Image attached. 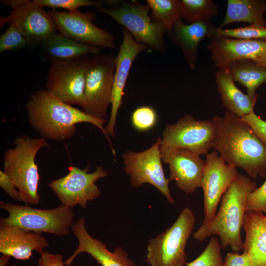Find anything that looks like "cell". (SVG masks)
<instances>
[{"label":"cell","instance_id":"30","mask_svg":"<svg viewBox=\"0 0 266 266\" xmlns=\"http://www.w3.org/2000/svg\"><path fill=\"white\" fill-rule=\"evenodd\" d=\"M221 248L218 238L212 236L203 251L194 260L187 263L186 266H223Z\"/></svg>","mask_w":266,"mask_h":266},{"label":"cell","instance_id":"4","mask_svg":"<svg viewBox=\"0 0 266 266\" xmlns=\"http://www.w3.org/2000/svg\"><path fill=\"white\" fill-rule=\"evenodd\" d=\"M13 145L4 153L3 171L14 182L22 202L28 205L38 204L41 196L35 159L39 150L49 147V143L43 137L31 138L24 135L16 138Z\"/></svg>","mask_w":266,"mask_h":266},{"label":"cell","instance_id":"31","mask_svg":"<svg viewBox=\"0 0 266 266\" xmlns=\"http://www.w3.org/2000/svg\"><path fill=\"white\" fill-rule=\"evenodd\" d=\"M34 2L44 7H47L53 10L62 8L68 10L69 12L78 10L80 7L93 6L98 8L102 6L105 2L100 0H33Z\"/></svg>","mask_w":266,"mask_h":266},{"label":"cell","instance_id":"3","mask_svg":"<svg viewBox=\"0 0 266 266\" xmlns=\"http://www.w3.org/2000/svg\"><path fill=\"white\" fill-rule=\"evenodd\" d=\"M257 188L249 177L238 174L222 197L218 212L207 224H202L193 234L194 238L203 241L210 236H219L222 248L230 246L233 252L243 249L241 237L249 194Z\"/></svg>","mask_w":266,"mask_h":266},{"label":"cell","instance_id":"35","mask_svg":"<svg viewBox=\"0 0 266 266\" xmlns=\"http://www.w3.org/2000/svg\"><path fill=\"white\" fill-rule=\"evenodd\" d=\"M241 118L252 128L255 133L266 145V121L262 119L254 111Z\"/></svg>","mask_w":266,"mask_h":266},{"label":"cell","instance_id":"28","mask_svg":"<svg viewBox=\"0 0 266 266\" xmlns=\"http://www.w3.org/2000/svg\"><path fill=\"white\" fill-rule=\"evenodd\" d=\"M156 21L162 23L168 34L180 17V0H147Z\"/></svg>","mask_w":266,"mask_h":266},{"label":"cell","instance_id":"15","mask_svg":"<svg viewBox=\"0 0 266 266\" xmlns=\"http://www.w3.org/2000/svg\"><path fill=\"white\" fill-rule=\"evenodd\" d=\"M0 19L1 27L7 23L16 25L30 45H40L57 31L48 11L33 0H28Z\"/></svg>","mask_w":266,"mask_h":266},{"label":"cell","instance_id":"34","mask_svg":"<svg viewBox=\"0 0 266 266\" xmlns=\"http://www.w3.org/2000/svg\"><path fill=\"white\" fill-rule=\"evenodd\" d=\"M246 211H257L266 214V180L248 196Z\"/></svg>","mask_w":266,"mask_h":266},{"label":"cell","instance_id":"29","mask_svg":"<svg viewBox=\"0 0 266 266\" xmlns=\"http://www.w3.org/2000/svg\"><path fill=\"white\" fill-rule=\"evenodd\" d=\"M215 36L243 39L266 40V26L259 24H253L246 27L231 29H223L214 26L209 39Z\"/></svg>","mask_w":266,"mask_h":266},{"label":"cell","instance_id":"2","mask_svg":"<svg viewBox=\"0 0 266 266\" xmlns=\"http://www.w3.org/2000/svg\"><path fill=\"white\" fill-rule=\"evenodd\" d=\"M28 121L41 137L61 141L72 137L77 131V124L89 123L97 127L108 140L113 153H115L101 120L85 113L58 99L46 89L39 90L30 96L26 104Z\"/></svg>","mask_w":266,"mask_h":266},{"label":"cell","instance_id":"33","mask_svg":"<svg viewBox=\"0 0 266 266\" xmlns=\"http://www.w3.org/2000/svg\"><path fill=\"white\" fill-rule=\"evenodd\" d=\"M157 121V113L154 108L143 106L136 108L131 116L133 127L141 132L147 131L153 128Z\"/></svg>","mask_w":266,"mask_h":266},{"label":"cell","instance_id":"16","mask_svg":"<svg viewBox=\"0 0 266 266\" xmlns=\"http://www.w3.org/2000/svg\"><path fill=\"white\" fill-rule=\"evenodd\" d=\"M122 32L123 36L122 43L120 46L118 55L115 57L110 116L108 123L104 128L107 135L112 136H114L117 115L122 105L124 90L133 63L137 55L145 51L148 47L137 42L125 28H122Z\"/></svg>","mask_w":266,"mask_h":266},{"label":"cell","instance_id":"19","mask_svg":"<svg viewBox=\"0 0 266 266\" xmlns=\"http://www.w3.org/2000/svg\"><path fill=\"white\" fill-rule=\"evenodd\" d=\"M71 231L76 237L78 245L73 254L65 262L69 266L80 253L90 255L101 266H135L133 261L128 258L126 252L122 247L116 248L110 251L105 243L93 238L88 232L84 216L73 223Z\"/></svg>","mask_w":266,"mask_h":266},{"label":"cell","instance_id":"24","mask_svg":"<svg viewBox=\"0 0 266 266\" xmlns=\"http://www.w3.org/2000/svg\"><path fill=\"white\" fill-rule=\"evenodd\" d=\"M215 77L223 105L229 112L242 118L254 111L257 98H252L238 89L227 69H218Z\"/></svg>","mask_w":266,"mask_h":266},{"label":"cell","instance_id":"7","mask_svg":"<svg viewBox=\"0 0 266 266\" xmlns=\"http://www.w3.org/2000/svg\"><path fill=\"white\" fill-rule=\"evenodd\" d=\"M195 217L189 207L183 208L175 222L148 242L145 261L150 266H184L185 248L193 231Z\"/></svg>","mask_w":266,"mask_h":266},{"label":"cell","instance_id":"20","mask_svg":"<svg viewBox=\"0 0 266 266\" xmlns=\"http://www.w3.org/2000/svg\"><path fill=\"white\" fill-rule=\"evenodd\" d=\"M49 246L42 233L25 230L20 228L0 224V252L17 260H29L33 252L40 255Z\"/></svg>","mask_w":266,"mask_h":266},{"label":"cell","instance_id":"9","mask_svg":"<svg viewBox=\"0 0 266 266\" xmlns=\"http://www.w3.org/2000/svg\"><path fill=\"white\" fill-rule=\"evenodd\" d=\"M89 58L50 63L46 82V90L70 105L83 107Z\"/></svg>","mask_w":266,"mask_h":266},{"label":"cell","instance_id":"41","mask_svg":"<svg viewBox=\"0 0 266 266\" xmlns=\"http://www.w3.org/2000/svg\"><path fill=\"white\" fill-rule=\"evenodd\" d=\"M255 62L259 66L266 68V55L264 56L260 60Z\"/></svg>","mask_w":266,"mask_h":266},{"label":"cell","instance_id":"8","mask_svg":"<svg viewBox=\"0 0 266 266\" xmlns=\"http://www.w3.org/2000/svg\"><path fill=\"white\" fill-rule=\"evenodd\" d=\"M115 70V57L96 54L89 58L82 110L96 118L105 120L111 98Z\"/></svg>","mask_w":266,"mask_h":266},{"label":"cell","instance_id":"36","mask_svg":"<svg viewBox=\"0 0 266 266\" xmlns=\"http://www.w3.org/2000/svg\"><path fill=\"white\" fill-rule=\"evenodd\" d=\"M0 186L10 197L21 201L19 192L11 178L3 170H0Z\"/></svg>","mask_w":266,"mask_h":266},{"label":"cell","instance_id":"12","mask_svg":"<svg viewBox=\"0 0 266 266\" xmlns=\"http://www.w3.org/2000/svg\"><path fill=\"white\" fill-rule=\"evenodd\" d=\"M216 133L212 120H196L185 115L164 130L161 147L181 149L201 155L212 148Z\"/></svg>","mask_w":266,"mask_h":266},{"label":"cell","instance_id":"13","mask_svg":"<svg viewBox=\"0 0 266 266\" xmlns=\"http://www.w3.org/2000/svg\"><path fill=\"white\" fill-rule=\"evenodd\" d=\"M238 174L236 167L227 164L216 151L206 154L200 183L203 194V224L215 217L221 198Z\"/></svg>","mask_w":266,"mask_h":266},{"label":"cell","instance_id":"6","mask_svg":"<svg viewBox=\"0 0 266 266\" xmlns=\"http://www.w3.org/2000/svg\"><path fill=\"white\" fill-rule=\"evenodd\" d=\"M105 4L109 7L102 6L96 10L123 26L137 42L156 51L164 49V36L166 30L161 22L151 21L148 16L150 8L147 4H141L133 0H107Z\"/></svg>","mask_w":266,"mask_h":266},{"label":"cell","instance_id":"39","mask_svg":"<svg viewBox=\"0 0 266 266\" xmlns=\"http://www.w3.org/2000/svg\"><path fill=\"white\" fill-rule=\"evenodd\" d=\"M28 0H4L1 1L5 5L14 9L25 3Z\"/></svg>","mask_w":266,"mask_h":266},{"label":"cell","instance_id":"17","mask_svg":"<svg viewBox=\"0 0 266 266\" xmlns=\"http://www.w3.org/2000/svg\"><path fill=\"white\" fill-rule=\"evenodd\" d=\"M206 47L218 69H228L234 61L260 60L266 55V40L243 39L215 36L210 39Z\"/></svg>","mask_w":266,"mask_h":266},{"label":"cell","instance_id":"40","mask_svg":"<svg viewBox=\"0 0 266 266\" xmlns=\"http://www.w3.org/2000/svg\"><path fill=\"white\" fill-rule=\"evenodd\" d=\"M10 258V257L9 256L2 255L0 259V266H6Z\"/></svg>","mask_w":266,"mask_h":266},{"label":"cell","instance_id":"10","mask_svg":"<svg viewBox=\"0 0 266 266\" xmlns=\"http://www.w3.org/2000/svg\"><path fill=\"white\" fill-rule=\"evenodd\" d=\"M89 170V166L81 169L70 166L66 175L51 181L47 186L62 204L72 209L78 205L86 208L88 201L94 200L101 194L95 182L107 175L101 166L97 167L93 172Z\"/></svg>","mask_w":266,"mask_h":266},{"label":"cell","instance_id":"1","mask_svg":"<svg viewBox=\"0 0 266 266\" xmlns=\"http://www.w3.org/2000/svg\"><path fill=\"white\" fill-rule=\"evenodd\" d=\"M216 133L212 148L228 164L244 169L250 178L266 176V145L252 128L226 112L212 119Z\"/></svg>","mask_w":266,"mask_h":266},{"label":"cell","instance_id":"5","mask_svg":"<svg viewBox=\"0 0 266 266\" xmlns=\"http://www.w3.org/2000/svg\"><path fill=\"white\" fill-rule=\"evenodd\" d=\"M0 207L8 213L7 217L0 218V224L36 233L66 236L70 233L74 223L72 209L62 204L54 208L39 209L28 204L1 202Z\"/></svg>","mask_w":266,"mask_h":266},{"label":"cell","instance_id":"38","mask_svg":"<svg viewBox=\"0 0 266 266\" xmlns=\"http://www.w3.org/2000/svg\"><path fill=\"white\" fill-rule=\"evenodd\" d=\"M63 256L60 254H52L46 251L40 255L38 266H64Z\"/></svg>","mask_w":266,"mask_h":266},{"label":"cell","instance_id":"11","mask_svg":"<svg viewBox=\"0 0 266 266\" xmlns=\"http://www.w3.org/2000/svg\"><path fill=\"white\" fill-rule=\"evenodd\" d=\"M161 140L162 138L158 137L151 147L143 152H124V169L130 177L133 187H137L144 183H149L156 188L172 204L175 200L171 196L168 187L170 180L166 177L162 164Z\"/></svg>","mask_w":266,"mask_h":266},{"label":"cell","instance_id":"26","mask_svg":"<svg viewBox=\"0 0 266 266\" xmlns=\"http://www.w3.org/2000/svg\"><path fill=\"white\" fill-rule=\"evenodd\" d=\"M235 82L247 89L250 97L257 98L256 91L266 82V68L250 60H241L232 63L227 69Z\"/></svg>","mask_w":266,"mask_h":266},{"label":"cell","instance_id":"22","mask_svg":"<svg viewBox=\"0 0 266 266\" xmlns=\"http://www.w3.org/2000/svg\"><path fill=\"white\" fill-rule=\"evenodd\" d=\"M243 227L245 232L243 252L252 266H266V216L257 211H246Z\"/></svg>","mask_w":266,"mask_h":266},{"label":"cell","instance_id":"25","mask_svg":"<svg viewBox=\"0 0 266 266\" xmlns=\"http://www.w3.org/2000/svg\"><path fill=\"white\" fill-rule=\"evenodd\" d=\"M266 12L265 0H228L225 18L218 27L236 22L259 24L266 26L264 14Z\"/></svg>","mask_w":266,"mask_h":266},{"label":"cell","instance_id":"32","mask_svg":"<svg viewBox=\"0 0 266 266\" xmlns=\"http://www.w3.org/2000/svg\"><path fill=\"white\" fill-rule=\"evenodd\" d=\"M28 44L27 41L18 28L9 24L6 31L0 36V53L22 49Z\"/></svg>","mask_w":266,"mask_h":266},{"label":"cell","instance_id":"37","mask_svg":"<svg viewBox=\"0 0 266 266\" xmlns=\"http://www.w3.org/2000/svg\"><path fill=\"white\" fill-rule=\"evenodd\" d=\"M223 266H252L248 255L245 252L241 254L238 253H228L223 262Z\"/></svg>","mask_w":266,"mask_h":266},{"label":"cell","instance_id":"27","mask_svg":"<svg viewBox=\"0 0 266 266\" xmlns=\"http://www.w3.org/2000/svg\"><path fill=\"white\" fill-rule=\"evenodd\" d=\"M218 9L211 0H180V17L190 24L211 20Z\"/></svg>","mask_w":266,"mask_h":266},{"label":"cell","instance_id":"23","mask_svg":"<svg viewBox=\"0 0 266 266\" xmlns=\"http://www.w3.org/2000/svg\"><path fill=\"white\" fill-rule=\"evenodd\" d=\"M41 56L50 63L76 59L100 52L98 47L81 43L57 33L40 45Z\"/></svg>","mask_w":266,"mask_h":266},{"label":"cell","instance_id":"14","mask_svg":"<svg viewBox=\"0 0 266 266\" xmlns=\"http://www.w3.org/2000/svg\"><path fill=\"white\" fill-rule=\"evenodd\" d=\"M58 33L83 44L106 48L115 47V38L110 33L95 25L91 11L82 12L48 11Z\"/></svg>","mask_w":266,"mask_h":266},{"label":"cell","instance_id":"18","mask_svg":"<svg viewBox=\"0 0 266 266\" xmlns=\"http://www.w3.org/2000/svg\"><path fill=\"white\" fill-rule=\"evenodd\" d=\"M160 150L162 160L169 165L170 181L187 194L200 187L205 161L200 155L181 149L160 146Z\"/></svg>","mask_w":266,"mask_h":266},{"label":"cell","instance_id":"21","mask_svg":"<svg viewBox=\"0 0 266 266\" xmlns=\"http://www.w3.org/2000/svg\"><path fill=\"white\" fill-rule=\"evenodd\" d=\"M214 27L211 20L187 25L179 18L169 33L172 42L181 49L184 58L191 69L196 68L200 43L205 37L210 38Z\"/></svg>","mask_w":266,"mask_h":266}]
</instances>
